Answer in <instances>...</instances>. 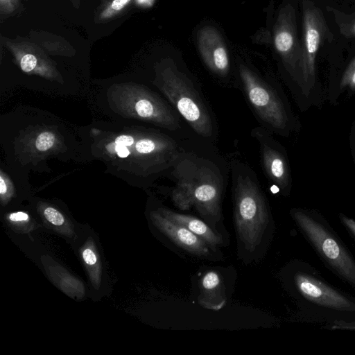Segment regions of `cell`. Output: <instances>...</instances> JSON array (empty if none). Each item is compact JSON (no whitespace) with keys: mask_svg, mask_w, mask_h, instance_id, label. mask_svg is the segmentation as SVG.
<instances>
[{"mask_svg":"<svg viewBox=\"0 0 355 355\" xmlns=\"http://www.w3.org/2000/svg\"><path fill=\"white\" fill-rule=\"evenodd\" d=\"M234 216L239 240L245 250L254 251L261 242L270 216L261 190L247 175L234 181Z\"/></svg>","mask_w":355,"mask_h":355,"instance_id":"obj_8","label":"cell"},{"mask_svg":"<svg viewBox=\"0 0 355 355\" xmlns=\"http://www.w3.org/2000/svg\"><path fill=\"white\" fill-rule=\"evenodd\" d=\"M78 135L85 158L100 161L107 173L133 186L141 187L179 155L171 137L133 122L94 123L81 128Z\"/></svg>","mask_w":355,"mask_h":355,"instance_id":"obj_1","label":"cell"},{"mask_svg":"<svg viewBox=\"0 0 355 355\" xmlns=\"http://www.w3.org/2000/svg\"><path fill=\"white\" fill-rule=\"evenodd\" d=\"M39 116V115H38ZM33 116L20 125L5 130L3 144L7 162L12 168L26 171L51 158H68L73 153L74 137L65 124L45 114Z\"/></svg>","mask_w":355,"mask_h":355,"instance_id":"obj_3","label":"cell"},{"mask_svg":"<svg viewBox=\"0 0 355 355\" xmlns=\"http://www.w3.org/2000/svg\"><path fill=\"white\" fill-rule=\"evenodd\" d=\"M22 12L19 0H0V16L1 20Z\"/></svg>","mask_w":355,"mask_h":355,"instance_id":"obj_26","label":"cell"},{"mask_svg":"<svg viewBox=\"0 0 355 355\" xmlns=\"http://www.w3.org/2000/svg\"><path fill=\"white\" fill-rule=\"evenodd\" d=\"M339 219L348 234L355 241V220L342 213L339 214Z\"/></svg>","mask_w":355,"mask_h":355,"instance_id":"obj_28","label":"cell"},{"mask_svg":"<svg viewBox=\"0 0 355 355\" xmlns=\"http://www.w3.org/2000/svg\"><path fill=\"white\" fill-rule=\"evenodd\" d=\"M72 6L78 9L80 8V0H69Z\"/></svg>","mask_w":355,"mask_h":355,"instance_id":"obj_30","label":"cell"},{"mask_svg":"<svg viewBox=\"0 0 355 355\" xmlns=\"http://www.w3.org/2000/svg\"><path fill=\"white\" fill-rule=\"evenodd\" d=\"M101 103L116 121L148 123L175 130L179 118L154 92L135 81L113 83L103 89Z\"/></svg>","mask_w":355,"mask_h":355,"instance_id":"obj_5","label":"cell"},{"mask_svg":"<svg viewBox=\"0 0 355 355\" xmlns=\"http://www.w3.org/2000/svg\"><path fill=\"white\" fill-rule=\"evenodd\" d=\"M173 175L176 185L171 198L178 209L193 207L205 219L214 223L220 220L223 180L211 163L184 157L175 163Z\"/></svg>","mask_w":355,"mask_h":355,"instance_id":"obj_4","label":"cell"},{"mask_svg":"<svg viewBox=\"0 0 355 355\" xmlns=\"http://www.w3.org/2000/svg\"><path fill=\"white\" fill-rule=\"evenodd\" d=\"M326 8L334 16L340 33L347 39H355V11L347 14L330 6Z\"/></svg>","mask_w":355,"mask_h":355,"instance_id":"obj_25","label":"cell"},{"mask_svg":"<svg viewBox=\"0 0 355 355\" xmlns=\"http://www.w3.org/2000/svg\"><path fill=\"white\" fill-rule=\"evenodd\" d=\"M253 135L260 144L261 162L266 175L280 189L285 190L289 182V171L285 157L269 142L262 129L253 130Z\"/></svg>","mask_w":355,"mask_h":355,"instance_id":"obj_19","label":"cell"},{"mask_svg":"<svg viewBox=\"0 0 355 355\" xmlns=\"http://www.w3.org/2000/svg\"><path fill=\"white\" fill-rule=\"evenodd\" d=\"M284 272V282L308 322L332 329L355 322V297L328 282L311 264L293 261Z\"/></svg>","mask_w":355,"mask_h":355,"instance_id":"obj_2","label":"cell"},{"mask_svg":"<svg viewBox=\"0 0 355 355\" xmlns=\"http://www.w3.org/2000/svg\"><path fill=\"white\" fill-rule=\"evenodd\" d=\"M153 84L173 104L192 129L203 137L212 135V122L191 81L179 71L171 58L162 59L154 66Z\"/></svg>","mask_w":355,"mask_h":355,"instance_id":"obj_7","label":"cell"},{"mask_svg":"<svg viewBox=\"0 0 355 355\" xmlns=\"http://www.w3.org/2000/svg\"><path fill=\"white\" fill-rule=\"evenodd\" d=\"M301 234L324 265L355 291V259L329 222L316 212L291 211Z\"/></svg>","mask_w":355,"mask_h":355,"instance_id":"obj_6","label":"cell"},{"mask_svg":"<svg viewBox=\"0 0 355 355\" xmlns=\"http://www.w3.org/2000/svg\"><path fill=\"white\" fill-rule=\"evenodd\" d=\"M355 89V56L347 67L342 76L340 87Z\"/></svg>","mask_w":355,"mask_h":355,"instance_id":"obj_27","label":"cell"},{"mask_svg":"<svg viewBox=\"0 0 355 355\" xmlns=\"http://www.w3.org/2000/svg\"><path fill=\"white\" fill-rule=\"evenodd\" d=\"M157 209L167 218L186 227L191 232L206 241L211 248L223 243L221 236L199 218L177 213L166 207H159Z\"/></svg>","mask_w":355,"mask_h":355,"instance_id":"obj_22","label":"cell"},{"mask_svg":"<svg viewBox=\"0 0 355 355\" xmlns=\"http://www.w3.org/2000/svg\"><path fill=\"white\" fill-rule=\"evenodd\" d=\"M335 329H355V322L339 325V326L336 327Z\"/></svg>","mask_w":355,"mask_h":355,"instance_id":"obj_29","label":"cell"},{"mask_svg":"<svg viewBox=\"0 0 355 355\" xmlns=\"http://www.w3.org/2000/svg\"><path fill=\"white\" fill-rule=\"evenodd\" d=\"M239 72L248 101L259 117L275 129H284L288 121L287 114L270 86L243 64H239Z\"/></svg>","mask_w":355,"mask_h":355,"instance_id":"obj_11","label":"cell"},{"mask_svg":"<svg viewBox=\"0 0 355 355\" xmlns=\"http://www.w3.org/2000/svg\"><path fill=\"white\" fill-rule=\"evenodd\" d=\"M85 272L89 297L97 301L110 293L111 279L97 234L87 224H80L71 245Z\"/></svg>","mask_w":355,"mask_h":355,"instance_id":"obj_10","label":"cell"},{"mask_svg":"<svg viewBox=\"0 0 355 355\" xmlns=\"http://www.w3.org/2000/svg\"><path fill=\"white\" fill-rule=\"evenodd\" d=\"M33 197L27 172L1 164L0 205L1 211L18 207L25 200Z\"/></svg>","mask_w":355,"mask_h":355,"instance_id":"obj_17","label":"cell"},{"mask_svg":"<svg viewBox=\"0 0 355 355\" xmlns=\"http://www.w3.org/2000/svg\"><path fill=\"white\" fill-rule=\"evenodd\" d=\"M199 53L206 66L214 73L226 76L230 71V55L220 33L212 26L201 28L197 35Z\"/></svg>","mask_w":355,"mask_h":355,"instance_id":"obj_15","label":"cell"},{"mask_svg":"<svg viewBox=\"0 0 355 355\" xmlns=\"http://www.w3.org/2000/svg\"><path fill=\"white\" fill-rule=\"evenodd\" d=\"M331 32L322 11L311 0L302 1L301 60L299 79L307 94L313 87L315 77V60L325 41L331 42Z\"/></svg>","mask_w":355,"mask_h":355,"instance_id":"obj_9","label":"cell"},{"mask_svg":"<svg viewBox=\"0 0 355 355\" xmlns=\"http://www.w3.org/2000/svg\"><path fill=\"white\" fill-rule=\"evenodd\" d=\"M28 38L51 55L71 58L76 55L73 46L64 38L43 31H31Z\"/></svg>","mask_w":355,"mask_h":355,"instance_id":"obj_23","label":"cell"},{"mask_svg":"<svg viewBox=\"0 0 355 355\" xmlns=\"http://www.w3.org/2000/svg\"><path fill=\"white\" fill-rule=\"evenodd\" d=\"M136 0H102L96 10L94 21L105 24L125 14Z\"/></svg>","mask_w":355,"mask_h":355,"instance_id":"obj_24","label":"cell"},{"mask_svg":"<svg viewBox=\"0 0 355 355\" xmlns=\"http://www.w3.org/2000/svg\"><path fill=\"white\" fill-rule=\"evenodd\" d=\"M148 218L160 232L188 252L200 257L209 254L211 246L206 241L186 227L165 217L157 209L149 211Z\"/></svg>","mask_w":355,"mask_h":355,"instance_id":"obj_16","label":"cell"},{"mask_svg":"<svg viewBox=\"0 0 355 355\" xmlns=\"http://www.w3.org/2000/svg\"><path fill=\"white\" fill-rule=\"evenodd\" d=\"M272 37L285 68L292 77L299 78L301 40L298 37L295 10L291 4H286L279 10Z\"/></svg>","mask_w":355,"mask_h":355,"instance_id":"obj_13","label":"cell"},{"mask_svg":"<svg viewBox=\"0 0 355 355\" xmlns=\"http://www.w3.org/2000/svg\"><path fill=\"white\" fill-rule=\"evenodd\" d=\"M1 44L12 55L16 65L28 75L37 76L50 81L64 83L57 64L39 45L28 37L1 36Z\"/></svg>","mask_w":355,"mask_h":355,"instance_id":"obj_12","label":"cell"},{"mask_svg":"<svg viewBox=\"0 0 355 355\" xmlns=\"http://www.w3.org/2000/svg\"><path fill=\"white\" fill-rule=\"evenodd\" d=\"M35 261L49 279L66 295L76 300L89 296L88 289L78 277L48 254H39Z\"/></svg>","mask_w":355,"mask_h":355,"instance_id":"obj_18","label":"cell"},{"mask_svg":"<svg viewBox=\"0 0 355 355\" xmlns=\"http://www.w3.org/2000/svg\"><path fill=\"white\" fill-rule=\"evenodd\" d=\"M199 303L203 307L218 311L226 303L225 288L220 275L216 270H209L200 282Z\"/></svg>","mask_w":355,"mask_h":355,"instance_id":"obj_21","label":"cell"},{"mask_svg":"<svg viewBox=\"0 0 355 355\" xmlns=\"http://www.w3.org/2000/svg\"><path fill=\"white\" fill-rule=\"evenodd\" d=\"M29 205L40 218L43 227L60 236L71 245L80 227L62 202L32 197Z\"/></svg>","mask_w":355,"mask_h":355,"instance_id":"obj_14","label":"cell"},{"mask_svg":"<svg viewBox=\"0 0 355 355\" xmlns=\"http://www.w3.org/2000/svg\"><path fill=\"white\" fill-rule=\"evenodd\" d=\"M1 218L11 236L30 235L44 228L40 218L30 205H21L1 211Z\"/></svg>","mask_w":355,"mask_h":355,"instance_id":"obj_20","label":"cell"}]
</instances>
